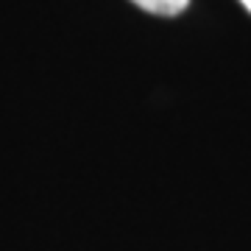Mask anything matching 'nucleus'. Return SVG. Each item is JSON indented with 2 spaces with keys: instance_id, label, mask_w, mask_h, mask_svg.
Segmentation results:
<instances>
[{
  "instance_id": "nucleus-1",
  "label": "nucleus",
  "mask_w": 251,
  "mask_h": 251,
  "mask_svg": "<svg viewBox=\"0 0 251 251\" xmlns=\"http://www.w3.org/2000/svg\"><path fill=\"white\" fill-rule=\"evenodd\" d=\"M140 9L151 11V14H159V17H176L190 6V0H131Z\"/></svg>"
},
{
  "instance_id": "nucleus-2",
  "label": "nucleus",
  "mask_w": 251,
  "mask_h": 251,
  "mask_svg": "<svg viewBox=\"0 0 251 251\" xmlns=\"http://www.w3.org/2000/svg\"><path fill=\"white\" fill-rule=\"evenodd\" d=\"M243 6H246V11H251V0H240Z\"/></svg>"
}]
</instances>
